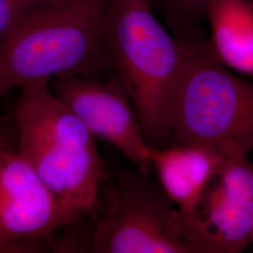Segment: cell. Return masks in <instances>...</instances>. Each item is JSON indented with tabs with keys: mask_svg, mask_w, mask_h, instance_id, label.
<instances>
[{
	"mask_svg": "<svg viewBox=\"0 0 253 253\" xmlns=\"http://www.w3.org/2000/svg\"><path fill=\"white\" fill-rule=\"evenodd\" d=\"M0 145H1V141H0Z\"/></svg>",
	"mask_w": 253,
	"mask_h": 253,
	"instance_id": "obj_14",
	"label": "cell"
},
{
	"mask_svg": "<svg viewBox=\"0 0 253 253\" xmlns=\"http://www.w3.org/2000/svg\"><path fill=\"white\" fill-rule=\"evenodd\" d=\"M42 0H0V40L27 10Z\"/></svg>",
	"mask_w": 253,
	"mask_h": 253,
	"instance_id": "obj_12",
	"label": "cell"
},
{
	"mask_svg": "<svg viewBox=\"0 0 253 253\" xmlns=\"http://www.w3.org/2000/svg\"><path fill=\"white\" fill-rule=\"evenodd\" d=\"M48 84L95 138L108 142L137 169L151 174L150 146L143 137L127 90L116 73L104 79L58 76Z\"/></svg>",
	"mask_w": 253,
	"mask_h": 253,
	"instance_id": "obj_6",
	"label": "cell"
},
{
	"mask_svg": "<svg viewBox=\"0 0 253 253\" xmlns=\"http://www.w3.org/2000/svg\"><path fill=\"white\" fill-rule=\"evenodd\" d=\"M204 144L221 151L253 150V80L190 54L178 91L170 145Z\"/></svg>",
	"mask_w": 253,
	"mask_h": 253,
	"instance_id": "obj_5",
	"label": "cell"
},
{
	"mask_svg": "<svg viewBox=\"0 0 253 253\" xmlns=\"http://www.w3.org/2000/svg\"><path fill=\"white\" fill-rule=\"evenodd\" d=\"M210 0H146L155 14H159L172 36L188 53L210 52L209 40L202 21Z\"/></svg>",
	"mask_w": 253,
	"mask_h": 253,
	"instance_id": "obj_11",
	"label": "cell"
},
{
	"mask_svg": "<svg viewBox=\"0 0 253 253\" xmlns=\"http://www.w3.org/2000/svg\"><path fill=\"white\" fill-rule=\"evenodd\" d=\"M67 226L56 201L17 150L0 145V250L44 238Z\"/></svg>",
	"mask_w": 253,
	"mask_h": 253,
	"instance_id": "obj_7",
	"label": "cell"
},
{
	"mask_svg": "<svg viewBox=\"0 0 253 253\" xmlns=\"http://www.w3.org/2000/svg\"><path fill=\"white\" fill-rule=\"evenodd\" d=\"M102 40L113 73L130 97L146 144L168 146L190 53L161 24L146 0H110Z\"/></svg>",
	"mask_w": 253,
	"mask_h": 253,
	"instance_id": "obj_2",
	"label": "cell"
},
{
	"mask_svg": "<svg viewBox=\"0 0 253 253\" xmlns=\"http://www.w3.org/2000/svg\"><path fill=\"white\" fill-rule=\"evenodd\" d=\"M149 159L160 185L181 212L200 216L203 195L223 162L222 151L204 144L150 146Z\"/></svg>",
	"mask_w": 253,
	"mask_h": 253,
	"instance_id": "obj_9",
	"label": "cell"
},
{
	"mask_svg": "<svg viewBox=\"0 0 253 253\" xmlns=\"http://www.w3.org/2000/svg\"><path fill=\"white\" fill-rule=\"evenodd\" d=\"M110 0H42L0 40V99L33 82L113 74L102 40Z\"/></svg>",
	"mask_w": 253,
	"mask_h": 253,
	"instance_id": "obj_1",
	"label": "cell"
},
{
	"mask_svg": "<svg viewBox=\"0 0 253 253\" xmlns=\"http://www.w3.org/2000/svg\"><path fill=\"white\" fill-rule=\"evenodd\" d=\"M113 190L91 235V253H229L200 216L182 213L139 169H119Z\"/></svg>",
	"mask_w": 253,
	"mask_h": 253,
	"instance_id": "obj_4",
	"label": "cell"
},
{
	"mask_svg": "<svg viewBox=\"0 0 253 253\" xmlns=\"http://www.w3.org/2000/svg\"><path fill=\"white\" fill-rule=\"evenodd\" d=\"M48 82L20 88L14 111L17 151L53 194L70 225L94 208L106 172L96 138Z\"/></svg>",
	"mask_w": 253,
	"mask_h": 253,
	"instance_id": "obj_3",
	"label": "cell"
},
{
	"mask_svg": "<svg viewBox=\"0 0 253 253\" xmlns=\"http://www.w3.org/2000/svg\"><path fill=\"white\" fill-rule=\"evenodd\" d=\"M222 153L223 162L203 195L199 215L228 253H241L253 229V163L248 155Z\"/></svg>",
	"mask_w": 253,
	"mask_h": 253,
	"instance_id": "obj_8",
	"label": "cell"
},
{
	"mask_svg": "<svg viewBox=\"0 0 253 253\" xmlns=\"http://www.w3.org/2000/svg\"><path fill=\"white\" fill-rule=\"evenodd\" d=\"M205 19L217 62L253 80V0H210Z\"/></svg>",
	"mask_w": 253,
	"mask_h": 253,
	"instance_id": "obj_10",
	"label": "cell"
},
{
	"mask_svg": "<svg viewBox=\"0 0 253 253\" xmlns=\"http://www.w3.org/2000/svg\"><path fill=\"white\" fill-rule=\"evenodd\" d=\"M251 242L253 243V232H252V235H251Z\"/></svg>",
	"mask_w": 253,
	"mask_h": 253,
	"instance_id": "obj_13",
	"label": "cell"
}]
</instances>
